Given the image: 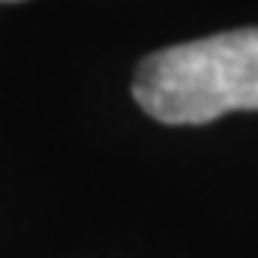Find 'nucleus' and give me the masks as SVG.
<instances>
[{"instance_id": "nucleus-2", "label": "nucleus", "mask_w": 258, "mask_h": 258, "mask_svg": "<svg viewBox=\"0 0 258 258\" xmlns=\"http://www.w3.org/2000/svg\"><path fill=\"white\" fill-rule=\"evenodd\" d=\"M0 4H16V0H0Z\"/></svg>"}, {"instance_id": "nucleus-1", "label": "nucleus", "mask_w": 258, "mask_h": 258, "mask_svg": "<svg viewBox=\"0 0 258 258\" xmlns=\"http://www.w3.org/2000/svg\"><path fill=\"white\" fill-rule=\"evenodd\" d=\"M131 90L137 106L162 124H209L258 109V25L150 53Z\"/></svg>"}]
</instances>
